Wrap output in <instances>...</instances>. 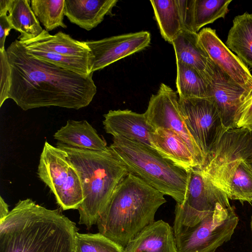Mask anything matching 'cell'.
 <instances>
[{
    "label": "cell",
    "mask_w": 252,
    "mask_h": 252,
    "mask_svg": "<svg viewBox=\"0 0 252 252\" xmlns=\"http://www.w3.org/2000/svg\"><path fill=\"white\" fill-rule=\"evenodd\" d=\"M6 50L11 69L8 98L24 111L50 106L78 110L88 106L96 93L93 74H78L34 58L17 39Z\"/></svg>",
    "instance_id": "6da1fadb"
},
{
    "label": "cell",
    "mask_w": 252,
    "mask_h": 252,
    "mask_svg": "<svg viewBox=\"0 0 252 252\" xmlns=\"http://www.w3.org/2000/svg\"><path fill=\"white\" fill-rule=\"evenodd\" d=\"M78 230L61 209L20 200L0 220V252H74Z\"/></svg>",
    "instance_id": "7a4b0ae2"
},
{
    "label": "cell",
    "mask_w": 252,
    "mask_h": 252,
    "mask_svg": "<svg viewBox=\"0 0 252 252\" xmlns=\"http://www.w3.org/2000/svg\"><path fill=\"white\" fill-rule=\"evenodd\" d=\"M164 194L128 173L120 182L99 216V233L123 248L155 221Z\"/></svg>",
    "instance_id": "3957f363"
},
{
    "label": "cell",
    "mask_w": 252,
    "mask_h": 252,
    "mask_svg": "<svg viewBox=\"0 0 252 252\" xmlns=\"http://www.w3.org/2000/svg\"><path fill=\"white\" fill-rule=\"evenodd\" d=\"M56 147L66 153L80 177L84 199L78 209L79 223L89 229L96 224L116 187L128 172L109 147L100 151L59 142Z\"/></svg>",
    "instance_id": "277c9868"
},
{
    "label": "cell",
    "mask_w": 252,
    "mask_h": 252,
    "mask_svg": "<svg viewBox=\"0 0 252 252\" xmlns=\"http://www.w3.org/2000/svg\"><path fill=\"white\" fill-rule=\"evenodd\" d=\"M109 147L127 169L164 195L182 203L188 172L162 157L155 150L121 136L113 137Z\"/></svg>",
    "instance_id": "5b68a950"
},
{
    "label": "cell",
    "mask_w": 252,
    "mask_h": 252,
    "mask_svg": "<svg viewBox=\"0 0 252 252\" xmlns=\"http://www.w3.org/2000/svg\"><path fill=\"white\" fill-rule=\"evenodd\" d=\"M238 221L233 207L220 205L193 226L173 227L178 252H215L230 240Z\"/></svg>",
    "instance_id": "8992f818"
},
{
    "label": "cell",
    "mask_w": 252,
    "mask_h": 252,
    "mask_svg": "<svg viewBox=\"0 0 252 252\" xmlns=\"http://www.w3.org/2000/svg\"><path fill=\"white\" fill-rule=\"evenodd\" d=\"M37 174L53 193L63 210L78 209L84 199L81 182L64 151L45 141Z\"/></svg>",
    "instance_id": "52a82bcc"
},
{
    "label": "cell",
    "mask_w": 252,
    "mask_h": 252,
    "mask_svg": "<svg viewBox=\"0 0 252 252\" xmlns=\"http://www.w3.org/2000/svg\"><path fill=\"white\" fill-rule=\"evenodd\" d=\"M229 199L199 167H194L188 171L184 202L176 203L173 227L193 226L218 206H231Z\"/></svg>",
    "instance_id": "ba28073f"
},
{
    "label": "cell",
    "mask_w": 252,
    "mask_h": 252,
    "mask_svg": "<svg viewBox=\"0 0 252 252\" xmlns=\"http://www.w3.org/2000/svg\"><path fill=\"white\" fill-rule=\"evenodd\" d=\"M179 104L186 126L206 159L226 129L219 113L207 98L179 97Z\"/></svg>",
    "instance_id": "9c48e42d"
},
{
    "label": "cell",
    "mask_w": 252,
    "mask_h": 252,
    "mask_svg": "<svg viewBox=\"0 0 252 252\" xmlns=\"http://www.w3.org/2000/svg\"><path fill=\"white\" fill-rule=\"evenodd\" d=\"M144 114L147 122L155 130L163 128L176 132L189 147L198 167L204 165L205 156L186 126L177 92L169 86L161 83L157 94L151 96L147 109Z\"/></svg>",
    "instance_id": "30bf717a"
},
{
    "label": "cell",
    "mask_w": 252,
    "mask_h": 252,
    "mask_svg": "<svg viewBox=\"0 0 252 252\" xmlns=\"http://www.w3.org/2000/svg\"><path fill=\"white\" fill-rule=\"evenodd\" d=\"M150 42L151 34L147 31L86 41L91 51L89 61L91 73L143 50Z\"/></svg>",
    "instance_id": "8fae6325"
},
{
    "label": "cell",
    "mask_w": 252,
    "mask_h": 252,
    "mask_svg": "<svg viewBox=\"0 0 252 252\" xmlns=\"http://www.w3.org/2000/svg\"><path fill=\"white\" fill-rule=\"evenodd\" d=\"M252 158V130L250 127L226 129L199 167L205 174L239 160Z\"/></svg>",
    "instance_id": "7c38bea8"
},
{
    "label": "cell",
    "mask_w": 252,
    "mask_h": 252,
    "mask_svg": "<svg viewBox=\"0 0 252 252\" xmlns=\"http://www.w3.org/2000/svg\"><path fill=\"white\" fill-rule=\"evenodd\" d=\"M199 42L211 61L235 83L249 93L252 90V75L248 66L218 36L216 30L202 29Z\"/></svg>",
    "instance_id": "4fadbf2b"
},
{
    "label": "cell",
    "mask_w": 252,
    "mask_h": 252,
    "mask_svg": "<svg viewBox=\"0 0 252 252\" xmlns=\"http://www.w3.org/2000/svg\"><path fill=\"white\" fill-rule=\"evenodd\" d=\"M208 83L207 98L217 109L224 127L226 129L234 128L236 113L250 93L235 83L215 64L214 73Z\"/></svg>",
    "instance_id": "5bb4252c"
},
{
    "label": "cell",
    "mask_w": 252,
    "mask_h": 252,
    "mask_svg": "<svg viewBox=\"0 0 252 252\" xmlns=\"http://www.w3.org/2000/svg\"><path fill=\"white\" fill-rule=\"evenodd\" d=\"M205 175L229 199L252 202V170L246 160H237Z\"/></svg>",
    "instance_id": "9a60e30c"
},
{
    "label": "cell",
    "mask_w": 252,
    "mask_h": 252,
    "mask_svg": "<svg viewBox=\"0 0 252 252\" xmlns=\"http://www.w3.org/2000/svg\"><path fill=\"white\" fill-rule=\"evenodd\" d=\"M102 122L107 133L137 142L154 149L151 135L155 130L147 122L144 113L130 110H110Z\"/></svg>",
    "instance_id": "2e32d148"
},
{
    "label": "cell",
    "mask_w": 252,
    "mask_h": 252,
    "mask_svg": "<svg viewBox=\"0 0 252 252\" xmlns=\"http://www.w3.org/2000/svg\"><path fill=\"white\" fill-rule=\"evenodd\" d=\"M124 252H178L173 227L161 220L153 221L127 244Z\"/></svg>",
    "instance_id": "e0dca14e"
},
{
    "label": "cell",
    "mask_w": 252,
    "mask_h": 252,
    "mask_svg": "<svg viewBox=\"0 0 252 252\" xmlns=\"http://www.w3.org/2000/svg\"><path fill=\"white\" fill-rule=\"evenodd\" d=\"M176 61L190 66L199 71L208 82L214 73V63L201 47L198 34L182 30L171 43Z\"/></svg>",
    "instance_id": "ac0fdd59"
},
{
    "label": "cell",
    "mask_w": 252,
    "mask_h": 252,
    "mask_svg": "<svg viewBox=\"0 0 252 252\" xmlns=\"http://www.w3.org/2000/svg\"><path fill=\"white\" fill-rule=\"evenodd\" d=\"M153 147L162 157L188 172L198 167L189 147L176 132L159 128L151 133Z\"/></svg>",
    "instance_id": "d6986e66"
},
{
    "label": "cell",
    "mask_w": 252,
    "mask_h": 252,
    "mask_svg": "<svg viewBox=\"0 0 252 252\" xmlns=\"http://www.w3.org/2000/svg\"><path fill=\"white\" fill-rule=\"evenodd\" d=\"M118 0H65V16L80 28L90 31L111 15Z\"/></svg>",
    "instance_id": "ffe728a7"
},
{
    "label": "cell",
    "mask_w": 252,
    "mask_h": 252,
    "mask_svg": "<svg viewBox=\"0 0 252 252\" xmlns=\"http://www.w3.org/2000/svg\"><path fill=\"white\" fill-rule=\"evenodd\" d=\"M53 136L58 142L76 148L100 151L108 147L106 142L86 120H68Z\"/></svg>",
    "instance_id": "44dd1931"
},
{
    "label": "cell",
    "mask_w": 252,
    "mask_h": 252,
    "mask_svg": "<svg viewBox=\"0 0 252 252\" xmlns=\"http://www.w3.org/2000/svg\"><path fill=\"white\" fill-rule=\"evenodd\" d=\"M21 42L24 45L39 46L63 55L86 58L89 61L92 57L91 50L86 41L77 40L62 32L52 35L44 29L35 38Z\"/></svg>",
    "instance_id": "7402d4cb"
},
{
    "label": "cell",
    "mask_w": 252,
    "mask_h": 252,
    "mask_svg": "<svg viewBox=\"0 0 252 252\" xmlns=\"http://www.w3.org/2000/svg\"><path fill=\"white\" fill-rule=\"evenodd\" d=\"M225 45L252 69V14L245 12L234 18Z\"/></svg>",
    "instance_id": "603a6c76"
},
{
    "label": "cell",
    "mask_w": 252,
    "mask_h": 252,
    "mask_svg": "<svg viewBox=\"0 0 252 252\" xmlns=\"http://www.w3.org/2000/svg\"><path fill=\"white\" fill-rule=\"evenodd\" d=\"M30 4L29 0H11L7 17L12 29L20 33V42L35 38L44 30Z\"/></svg>",
    "instance_id": "cb8c5ba5"
},
{
    "label": "cell",
    "mask_w": 252,
    "mask_h": 252,
    "mask_svg": "<svg viewBox=\"0 0 252 252\" xmlns=\"http://www.w3.org/2000/svg\"><path fill=\"white\" fill-rule=\"evenodd\" d=\"M150 2L162 37L171 44L183 30L178 0H152Z\"/></svg>",
    "instance_id": "d4e9b609"
},
{
    "label": "cell",
    "mask_w": 252,
    "mask_h": 252,
    "mask_svg": "<svg viewBox=\"0 0 252 252\" xmlns=\"http://www.w3.org/2000/svg\"><path fill=\"white\" fill-rule=\"evenodd\" d=\"M176 87L180 98H208L209 83L193 67L176 61Z\"/></svg>",
    "instance_id": "484cf974"
},
{
    "label": "cell",
    "mask_w": 252,
    "mask_h": 252,
    "mask_svg": "<svg viewBox=\"0 0 252 252\" xmlns=\"http://www.w3.org/2000/svg\"><path fill=\"white\" fill-rule=\"evenodd\" d=\"M24 45L29 54L39 60L78 74H93L91 73L88 59L63 55L37 46Z\"/></svg>",
    "instance_id": "4316f807"
},
{
    "label": "cell",
    "mask_w": 252,
    "mask_h": 252,
    "mask_svg": "<svg viewBox=\"0 0 252 252\" xmlns=\"http://www.w3.org/2000/svg\"><path fill=\"white\" fill-rule=\"evenodd\" d=\"M65 0H32L31 8L47 32L59 27L66 28L63 22Z\"/></svg>",
    "instance_id": "83f0119b"
},
{
    "label": "cell",
    "mask_w": 252,
    "mask_h": 252,
    "mask_svg": "<svg viewBox=\"0 0 252 252\" xmlns=\"http://www.w3.org/2000/svg\"><path fill=\"white\" fill-rule=\"evenodd\" d=\"M231 0H194L193 32L196 33L204 26L224 18L229 11Z\"/></svg>",
    "instance_id": "f1b7e54d"
},
{
    "label": "cell",
    "mask_w": 252,
    "mask_h": 252,
    "mask_svg": "<svg viewBox=\"0 0 252 252\" xmlns=\"http://www.w3.org/2000/svg\"><path fill=\"white\" fill-rule=\"evenodd\" d=\"M74 252H124V248L100 233L75 235Z\"/></svg>",
    "instance_id": "f546056e"
},
{
    "label": "cell",
    "mask_w": 252,
    "mask_h": 252,
    "mask_svg": "<svg viewBox=\"0 0 252 252\" xmlns=\"http://www.w3.org/2000/svg\"><path fill=\"white\" fill-rule=\"evenodd\" d=\"M0 107L8 98L11 69L5 49L0 50Z\"/></svg>",
    "instance_id": "4dcf8cb0"
},
{
    "label": "cell",
    "mask_w": 252,
    "mask_h": 252,
    "mask_svg": "<svg viewBox=\"0 0 252 252\" xmlns=\"http://www.w3.org/2000/svg\"><path fill=\"white\" fill-rule=\"evenodd\" d=\"M252 126V90L239 107L234 119V127Z\"/></svg>",
    "instance_id": "1f68e13d"
},
{
    "label": "cell",
    "mask_w": 252,
    "mask_h": 252,
    "mask_svg": "<svg viewBox=\"0 0 252 252\" xmlns=\"http://www.w3.org/2000/svg\"><path fill=\"white\" fill-rule=\"evenodd\" d=\"M183 30L193 32L194 0H177Z\"/></svg>",
    "instance_id": "d6a6232c"
},
{
    "label": "cell",
    "mask_w": 252,
    "mask_h": 252,
    "mask_svg": "<svg viewBox=\"0 0 252 252\" xmlns=\"http://www.w3.org/2000/svg\"><path fill=\"white\" fill-rule=\"evenodd\" d=\"M11 29L7 14L0 15V50L5 49V39Z\"/></svg>",
    "instance_id": "836d02e7"
},
{
    "label": "cell",
    "mask_w": 252,
    "mask_h": 252,
    "mask_svg": "<svg viewBox=\"0 0 252 252\" xmlns=\"http://www.w3.org/2000/svg\"><path fill=\"white\" fill-rule=\"evenodd\" d=\"M8 206L1 196L0 197V220H4L9 213Z\"/></svg>",
    "instance_id": "e575fe53"
},
{
    "label": "cell",
    "mask_w": 252,
    "mask_h": 252,
    "mask_svg": "<svg viewBox=\"0 0 252 252\" xmlns=\"http://www.w3.org/2000/svg\"><path fill=\"white\" fill-rule=\"evenodd\" d=\"M11 0H0V15L7 14Z\"/></svg>",
    "instance_id": "d590c367"
},
{
    "label": "cell",
    "mask_w": 252,
    "mask_h": 252,
    "mask_svg": "<svg viewBox=\"0 0 252 252\" xmlns=\"http://www.w3.org/2000/svg\"><path fill=\"white\" fill-rule=\"evenodd\" d=\"M246 162L252 170V158L248 159Z\"/></svg>",
    "instance_id": "8d00e7d4"
},
{
    "label": "cell",
    "mask_w": 252,
    "mask_h": 252,
    "mask_svg": "<svg viewBox=\"0 0 252 252\" xmlns=\"http://www.w3.org/2000/svg\"><path fill=\"white\" fill-rule=\"evenodd\" d=\"M251 228H252V218H251Z\"/></svg>",
    "instance_id": "74e56055"
},
{
    "label": "cell",
    "mask_w": 252,
    "mask_h": 252,
    "mask_svg": "<svg viewBox=\"0 0 252 252\" xmlns=\"http://www.w3.org/2000/svg\"><path fill=\"white\" fill-rule=\"evenodd\" d=\"M250 127L251 128V129H252V126H250Z\"/></svg>",
    "instance_id": "f35d334b"
}]
</instances>
